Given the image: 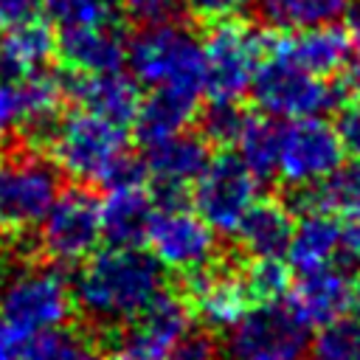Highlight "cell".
<instances>
[{
	"label": "cell",
	"mask_w": 360,
	"mask_h": 360,
	"mask_svg": "<svg viewBox=\"0 0 360 360\" xmlns=\"http://www.w3.org/2000/svg\"><path fill=\"white\" fill-rule=\"evenodd\" d=\"M163 287L160 262L141 248H104L82 259L70 284L73 307L101 329L127 326Z\"/></svg>",
	"instance_id": "1"
},
{
	"label": "cell",
	"mask_w": 360,
	"mask_h": 360,
	"mask_svg": "<svg viewBox=\"0 0 360 360\" xmlns=\"http://www.w3.org/2000/svg\"><path fill=\"white\" fill-rule=\"evenodd\" d=\"M132 79L146 87H174L200 96L205 82L202 42L186 22L160 20L141 25L127 39Z\"/></svg>",
	"instance_id": "2"
},
{
	"label": "cell",
	"mask_w": 360,
	"mask_h": 360,
	"mask_svg": "<svg viewBox=\"0 0 360 360\" xmlns=\"http://www.w3.org/2000/svg\"><path fill=\"white\" fill-rule=\"evenodd\" d=\"M51 160L59 172L79 183H104L118 158L129 152L127 127L107 121L90 110L59 115L51 138Z\"/></svg>",
	"instance_id": "3"
},
{
	"label": "cell",
	"mask_w": 360,
	"mask_h": 360,
	"mask_svg": "<svg viewBox=\"0 0 360 360\" xmlns=\"http://www.w3.org/2000/svg\"><path fill=\"white\" fill-rule=\"evenodd\" d=\"M70 312V284L56 267L20 262L11 270H0V315L6 323L37 335L65 326Z\"/></svg>",
	"instance_id": "4"
},
{
	"label": "cell",
	"mask_w": 360,
	"mask_h": 360,
	"mask_svg": "<svg viewBox=\"0 0 360 360\" xmlns=\"http://www.w3.org/2000/svg\"><path fill=\"white\" fill-rule=\"evenodd\" d=\"M270 42L273 34H262L245 20H211V28L202 42V90H208L211 98H242L250 90L259 62L264 59V53H270Z\"/></svg>",
	"instance_id": "5"
},
{
	"label": "cell",
	"mask_w": 360,
	"mask_h": 360,
	"mask_svg": "<svg viewBox=\"0 0 360 360\" xmlns=\"http://www.w3.org/2000/svg\"><path fill=\"white\" fill-rule=\"evenodd\" d=\"M59 169L37 152H14L0 160V233L25 236L45 217L59 191Z\"/></svg>",
	"instance_id": "6"
},
{
	"label": "cell",
	"mask_w": 360,
	"mask_h": 360,
	"mask_svg": "<svg viewBox=\"0 0 360 360\" xmlns=\"http://www.w3.org/2000/svg\"><path fill=\"white\" fill-rule=\"evenodd\" d=\"M250 93L256 107L273 118H307L321 115L343 101L338 84L323 82V76H312L290 59L273 53L267 62H259Z\"/></svg>",
	"instance_id": "7"
},
{
	"label": "cell",
	"mask_w": 360,
	"mask_h": 360,
	"mask_svg": "<svg viewBox=\"0 0 360 360\" xmlns=\"http://www.w3.org/2000/svg\"><path fill=\"white\" fill-rule=\"evenodd\" d=\"M225 360H253V357H281L298 360L309 343V326L287 307V301H256L242 318L225 329Z\"/></svg>",
	"instance_id": "8"
},
{
	"label": "cell",
	"mask_w": 360,
	"mask_h": 360,
	"mask_svg": "<svg viewBox=\"0 0 360 360\" xmlns=\"http://www.w3.org/2000/svg\"><path fill=\"white\" fill-rule=\"evenodd\" d=\"M101 239L98 200L84 186L59 188L39 219V250L53 264H79Z\"/></svg>",
	"instance_id": "9"
},
{
	"label": "cell",
	"mask_w": 360,
	"mask_h": 360,
	"mask_svg": "<svg viewBox=\"0 0 360 360\" xmlns=\"http://www.w3.org/2000/svg\"><path fill=\"white\" fill-rule=\"evenodd\" d=\"M259 197L256 174L233 152L211 155L202 174L188 194L194 211L214 228V233H233L242 214Z\"/></svg>",
	"instance_id": "10"
},
{
	"label": "cell",
	"mask_w": 360,
	"mask_h": 360,
	"mask_svg": "<svg viewBox=\"0 0 360 360\" xmlns=\"http://www.w3.org/2000/svg\"><path fill=\"white\" fill-rule=\"evenodd\" d=\"M143 169L152 180V202L155 208L188 205V186L202 174L211 160V143L200 132H172L160 141L146 143Z\"/></svg>",
	"instance_id": "11"
},
{
	"label": "cell",
	"mask_w": 360,
	"mask_h": 360,
	"mask_svg": "<svg viewBox=\"0 0 360 360\" xmlns=\"http://www.w3.org/2000/svg\"><path fill=\"white\" fill-rule=\"evenodd\" d=\"M343 155L346 152L332 124L321 121L318 115L290 118V124L281 127L276 174L287 188H301L329 174Z\"/></svg>",
	"instance_id": "12"
},
{
	"label": "cell",
	"mask_w": 360,
	"mask_h": 360,
	"mask_svg": "<svg viewBox=\"0 0 360 360\" xmlns=\"http://www.w3.org/2000/svg\"><path fill=\"white\" fill-rule=\"evenodd\" d=\"M143 245L160 262L163 270L188 273L214 259L217 236L214 228L188 205L155 208Z\"/></svg>",
	"instance_id": "13"
},
{
	"label": "cell",
	"mask_w": 360,
	"mask_h": 360,
	"mask_svg": "<svg viewBox=\"0 0 360 360\" xmlns=\"http://www.w3.org/2000/svg\"><path fill=\"white\" fill-rule=\"evenodd\" d=\"M183 276H186V284L180 292L186 295L191 315L200 321V326L211 332L231 329L242 318V312L253 304L239 270H228L217 259Z\"/></svg>",
	"instance_id": "14"
},
{
	"label": "cell",
	"mask_w": 360,
	"mask_h": 360,
	"mask_svg": "<svg viewBox=\"0 0 360 360\" xmlns=\"http://www.w3.org/2000/svg\"><path fill=\"white\" fill-rule=\"evenodd\" d=\"M352 281L354 278L343 267L323 264L318 270L298 273V278L290 281L284 301L309 329H318L346 315L352 307Z\"/></svg>",
	"instance_id": "15"
},
{
	"label": "cell",
	"mask_w": 360,
	"mask_h": 360,
	"mask_svg": "<svg viewBox=\"0 0 360 360\" xmlns=\"http://www.w3.org/2000/svg\"><path fill=\"white\" fill-rule=\"evenodd\" d=\"M11 87V98H14V112H17V124L25 132V141L31 143H48L56 121H59V110L65 96V84H62V70H48L45 65L37 70H28L22 76H14Z\"/></svg>",
	"instance_id": "16"
},
{
	"label": "cell",
	"mask_w": 360,
	"mask_h": 360,
	"mask_svg": "<svg viewBox=\"0 0 360 360\" xmlns=\"http://www.w3.org/2000/svg\"><path fill=\"white\" fill-rule=\"evenodd\" d=\"M62 84H65V96L79 101L82 110H90L121 127L132 124L135 110L141 104L138 82L132 76H124L121 70L82 73L68 68L62 70Z\"/></svg>",
	"instance_id": "17"
},
{
	"label": "cell",
	"mask_w": 360,
	"mask_h": 360,
	"mask_svg": "<svg viewBox=\"0 0 360 360\" xmlns=\"http://www.w3.org/2000/svg\"><path fill=\"white\" fill-rule=\"evenodd\" d=\"M270 53H278L290 59L292 65L304 68L312 76H332L338 73L349 59V39L346 31L335 22L301 28L295 34H273Z\"/></svg>",
	"instance_id": "18"
},
{
	"label": "cell",
	"mask_w": 360,
	"mask_h": 360,
	"mask_svg": "<svg viewBox=\"0 0 360 360\" xmlns=\"http://www.w3.org/2000/svg\"><path fill=\"white\" fill-rule=\"evenodd\" d=\"M56 48L62 62L82 73L121 70L127 59V37L121 31V22L62 28Z\"/></svg>",
	"instance_id": "19"
},
{
	"label": "cell",
	"mask_w": 360,
	"mask_h": 360,
	"mask_svg": "<svg viewBox=\"0 0 360 360\" xmlns=\"http://www.w3.org/2000/svg\"><path fill=\"white\" fill-rule=\"evenodd\" d=\"M152 214L155 202L143 183L107 188L104 200L98 202L101 239L112 248H141Z\"/></svg>",
	"instance_id": "20"
},
{
	"label": "cell",
	"mask_w": 360,
	"mask_h": 360,
	"mask_svg": "<svg viewBox=\"0 0 360 360\" xmlns=\"http://www.w3.org/2000/svg\"><path fill=\"white\" fill-rule=\"evenodd\" d=\"M292 225V208L287 202L276 197H256L231 236H236L239 248L248 256H284Z\"/></svg>",
	"instance_id": "21"
},
{
	"label": "cell",
	"mask_w": 360,
	"mask_h": 360,
	"mask_svg": "<svg viewBox=\"0 0 360 360\" xmlns=\"http://www.w3.org/2000/svg\"><path fill=\"white\" fill-rule=\"evenodd\" d=\"M197 101L200 96L174 90V87H152L146 98H141L135 118H132V132L138 143H152L160 141L172 132H180L188 127V121L197 115Z\"/></svg>",
	"instance_id": "22"
},
{
	"label": "cell",
	"mask_w": 360,
	"mask_h": 360,
	"mask_svg": "<svg viewBox=\"0 0 360 360\" xmlns=\"http://www.w3.org/2000/svg\"><path fill=\"white\" fill-rule=\"evenodd\" d=\"M292 200L290 208L304 211H321V214H332V217H346L354 208H360V160L352 158L349 163H338L329 174H323L321 180L292 188V194L287 197Z\"/></svg>",
	"instance_id": "23"
},
{
	"label": "cell",
	"mask_w": 360,
	"mask_h": 360,
	"mask_svg": "<svg viewBox=\"0 0 360 360\" xmlns=\"http://www.w3.org/2000/svg\"><path fill=\"white\" fill-rule=\"evenodd\" d=\"M338 253H340V222L332 214L304 211L301 219L292 225V233L284 250L287 264L295 273H307V270L332 264Z\"/></svg>",
	"instance_id": "24"
},
{
	"label": "cell",
	"mask_w": 360,
	"mask_h": 360,
	"mask_svg": "<svg viewBox=\"0 0 360 360\" xmlns=\"http://www.w3.org/2000/svg\"><path fill=\"white\" fill-rule=\"evenodd\" d=\"M53 48H56V39H53V31L48 22H42L37 17L17 22V25L6 28V37L0 42L3 73H8L14 79L28 70H37L51 59Z\"/></svg>",
	"instance_id": "25"
},
{
	"label": "cell",
	"mask_w": 360,
	"mask_h": 360,
	"mask_svg": "<svg viewBox=\"0 0 360 360\" xmlns=\"http://www.w3.org/2000/svg\"><path fill=\"white\" fill-rule=\"evenodd\" d=\"M256 17L273 31H301L338 22L349 11V0H256Z\"/></svg>",
	"instance_id": "26"
},
{
	"label": "cell",
	"mask_w": 360,
	"mask_h": 360,
	"mask_svg": "<svg viewBox=\"0 0 360 360\" xmlns=\"http://www.w3.org/2000/svg\"><path fill=\"white\" fill-rule=\"evenodd\" d=\"M278 138H281V124H276L273 115H248L239 138L233 141L239 160L256 174L259 183L276 177Z\"/></svg>",
	"instance_id": "27"
},
{
	"label": "cell",
	"mask_w": 360,
	"mask_h": 360,
	"mask_svg": "<svg viewBox=\"0 0 360 360\" xmlns=\"http://www.w3.org/2000/svg\"><path fill=\"white\" fill-rule=\"evenodd\" d=\"M20 360H104V357L87 335L56 326L31 335L25 354Z\"/></svg>",
	"instance_id": "28"
},
{
	"label": "cell",
	"mask_w": 360,
	"mask_h": 360,
	"mask_svg": "<svg viewBox=\"0 0 360 360\" xmlns=\"http://www.w3.org/2000/svg\"><path fill=\"white\" fill-rule=\"evenodd\" d=\"M250 301H278L290 290L292 270L281 256H250V262L239 270Z\"/></svg>",
	"instance_id": "29"
},
{
	"label": "cell",
	"mask_w": 360,
	"mask_h": 360,
	"mask_svg": "<svg viewBox=\"0 0 360 360\" xmlns=\"http://www.w3.org/2000/svg\"><path fill=\"white\" fill-rule=\"evenodd\" d=\"M42 8L48 14V20L59 25V31L118 22L115 0H42Z\"/></svg>",
	"instance_id": "30"
},
{
	"label": "cell",
	"mask_w": 360,
	"mask_h": 360,
	"mask_svg": "<svg viewBox=\"0 0 360 360\" xmlns=\"http://www.w3.org/2000/svg\"><path fill=\"white\" fill-rule=\"evenodd\" d=\"M318 338L312 343L315 360H360V321L357 318H335L318 326Z\"/></svg>",
	"instance_id": "31"
},
{
	"label": "cell",
	"mask_w": 360,
	"mask_h": 360,
	"mask_svg": "<svg viewBox=\"0 0 360 360\" xmlns=\"http://www.w3.org/2000/svg\"><path fill=\"white\" fill-rule=\"evenodd\" d=\"M250 112L239 107V98H211L200 115V135L217 146H233Z\"/></svg>",
	"instance_id": "32"
},
{
	"label": "cell",
	"mask_w": 360,
	"mask_h": 360,
	"mask_svg": "<svg viewBox=\"0 0 360 360\" xmlns=\"http://www.w3.org/2000/svg\"><path fill=\"white\" fill-rule=\"evenodd\" d=\"M166 360H222V349L211 329L205 326H188L172 346Z\"/></svg>",
	"instance_id": "33"
},
{
	"label": "cell",
	"mask_w": 360,
	"mask_h": 360,
	"mask_svg": "<svg viewBox=\"0 0 360 360\" xmlns=\"http://www.w3.org/2000/svg\"><path fill=\"white\" fill-rule=\"evenodd\" d=\"M335 132L346 155L360 160V101H346L335 118Z\"/></svg>",
	"instance_id": "34"
},
{
	"label": "cell",
	"mask_w": 360,
	"mask_h": 360,
	"mask_svg": "<svg viewBox=\"0 0 360 360\" xmlns=\"http://www.w3.org/2000/svg\"><path fill=\"white\" fill-rule=\"evenodd\" d=\"M121 8L138 25H146V22H160L174 17L177 0H121Z\"/></svg>",
	"instance_id": "35"
},
{
	"label": "cell",
	"mask_w": 360,
	"mask_h": 360,
	"mask_svg": "<svg viewBox=\"0 0 360 360\" xmlns=\"http://www.w3.org/2000/svg\"><path fill=\"white\" fill-rule=\"evenodd\" d=\"M256 0H183V6L200 17V20H219V17H236L239 11L250 8Z\"/></svg>",
	"instance_id": "36"
},
{
	"label": "cell",
	"mask_w": 360,
	"mask_h": 360,
	"mask_svg": "<svg viewBox=\"0 0 360 360\" xmlns=\"http://www.w3.org/2000/svg\"><path fill=\"white\" fill-rule=\"evenodd\" d=\"M340 219V253L349 264H360V208Z\"/></svg>",
	"instance_id": "37"
},
{
	"label": "cell",
	"mask_w": 360,
	"mask_h": 360,
	"mask_svg": "<svg viewBox=\"0 0 360 360\" xmlns=\"http://www.w3.org/2000/svg\"><path fill=\"white\" fill-rule=\"evenodd\" d=\"M39 8H42V0H0V28L25 22L37 17Z\"/></svg>",
	"instance_id": "38"
},
{
	"label": "cell",
	"mask_w": 360,
	"mask_h": 360,
	"mask_svg": "<svg viewBox=\"0 0 360 360\" xmlns=\"http://www.w3.org/2000/svg\"><path fill=\"white\" fill-rule=\"evenodd\" d=\"M31 335L6 323V329L0 332V360H20L25 354V346H28Z\"/></svg>",
	"instance_id": "39"
},
{
	"label": "cell",
	"mask_w": 360,
	"mask_h": 360,
	"mask_svg": "<svg viewBox=\"0 0 360 360\" xmlns=\"http://www.w3.org/2000/svg\"><path fill=\"white\" fill-rule=\"evenodd\" d=\"M17 124V112H14V98H11V87L0 84V143L6 141V135L11 132V127Z\"/></svg>",
	"instance_id": "40"
},
{
	"label": "cell",
	"mask_w": 360,
	"mask_h": 360,
	"mask_svg": "<svg viewBox=\"0 0 360 360\" xmlns=\"http://www.w3.org/2000/svg\"><path fill=\"white\" fill-rule=\"evenodd\" d=\"M338 87L343 93V101H360V59H357V65H352L343 73V79L338 82Z\"/></svg>",
	"instance_id": "41"
},
{
	"label": "cell",
	"mask_w": 360,
	"mask_h": 360,
	"mask_svg": "<svg viewBox=\"0 0 360 360\" xmlns=\"http://www.w3.org/2000/svg\"><path fill=\"white\" fill-rule=\"evenodd\" d=\"M346 39H349V51H354V56L360 59V8L349 14V28H346Z\"/></svg>",
	"instance_id": "42"
},
{
	"label": "cell",
	"mask_w": 360,
	"mask_h": 360,
	"mask_svg": "<svg viewBox=\"0 0 360 360\" xmlns=\"http://www.w3.org/2000/svg\"><path fill=\"white\" fill-rule=\"evenodd\" d=\"M107 360H152V357H146V354H141V352H135V349H129V346L118 343V346L107 354Z\"/></svg>",
	"instance_id": "43"
},
{
	"label": "cell",
	"mask_w": 360,
	"mask_h": 360,
	"mask_svg": "<svg viewBox=\"0 0 360 360\" xmlns=\"http://www.w3.org/2000/svg\"><path fill=\"white\" fill-rule=\"evenodd\" d=\"M349 309H354V318L360 321V276L352 281V307Z\"/></svg>",
	"instance_id": "44"
},
{
	"label": "cell",
	"mask_w": 360,
	"mask_h": 360,
	"mask_svg": "<svg viewBox=\"0 0 360 360\" xmlns=\"http://www.w3.org/2000/svg\"><path fill=\"white\" fill-rule=\"evenodd\" d=\"M253 360H281V357H253Z\"/></svg>",
	"instance_id": "45"
},
{
	"label": "cell",
	"mask_w": 360,
	"mask_h": 360,
	"mask_svg": "<svg viewBox=\"0 0 360 360\" xmlns=\"http://www.w3.org/2000/svg\"><path fill=\"white\" fill-rule=\"evenodd\" d=\"M3 329H6V321H3V315H0V332H3Z\"/></svg>",
	"instance_id": "46"
},
{
	"label": "cell",
	"mask_w": 360,
	"mask_h": 360,
	"mask_svg": "<svg viewBox=\"0 0 360 360\" xmlns=\"http://www.w3.org/2000/svg\"><path fill=\"white\" fill-rule=\"evenodd\" d=\"M0 73H3V65H0Z\"/></svg>",
	"instance_id": "47"
}]
</instances>
